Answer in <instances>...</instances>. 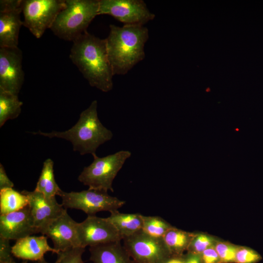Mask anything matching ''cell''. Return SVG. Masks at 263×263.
Masks as SVG:
<instances>
[{
    "label": "cell",
    "mask_w": 263,
    "mask_h": 263,
    "mask_svg": "<svg viewBox=\"0 0 263 263\" xmlns=\"http://www.w3.org/2000/svg\"><path fill=\"white\" fill-rule=\"evenodd\" d=\"M69 57L91 86L103 92L112 90L114 75L105 38L85 32L73 42Z\"/></svg>",
    "instance_id": "obj_1"
},
{
    "label": "cell",
    "mask_w": 263,
    "mask_h": 263,
    "mask_svg": "<svg viewBox=\"0 0 263 263\" xmlns=\"http://www.w3.org/2000/svg\"><path fill=\"white\" fill-rule=\"evenodd\" d=\"M149 30L144 25H110L105 38L109 59L114 75H124L145 57L144 47Z\"/></svg>",
    "instance_id": "obj_2"
},
{
    "label": "cell",
    "mask_w": 263,
    "mask_h": 263,
    "mask_svg": "<svg viewBox=\"0 0 263 263\" xmlns=\"http://www.w3.org/2000/svg\"><path fill=\"white\" fill-rule=\"evenodd\" d=\"M97 101H92L88 108L82 111L76 123L68 130L53 131L44 132L38 131L31 133L50 138L56 137L67 140L72 143L73 150L81 155L96 154L97 149L112 139V132L100 122L97 114Z\"/></svg>",
    "instance_id": "obj_3"
},
{
    "label": "cell",
    "mask_w": 263,
    "mask_h": 263,
    "mask_svg": "<svg viewBox=\"0 0 263 263\" xmlns=\"http://www.w3.org/2000/svg\"><path fill=\"white\" fill-rule=\"evenodd\" d=\"M99 0H66L51 30L59 38L73 42L98 15Z\"/></svg>",
    "instance_id": "obj_4"
},
{
    "label": "cell",
    "mask_w": 263,
    "mask_h": 263,
    "mask_svg": "<svg viewBox=\"0 0 263 263\" xmlns=\"http://www.w3.org/2000/svg\"><path fill=\"white\" fill-rule=\"evenodd\" d=\"M131 154L130 151L126 150L103 157L94 154L93 162L84 168L78 180L89 189L113 192V181Z\"/></svg>",
    "instance_id": "obj_5"
},
{
    "label": "cell",
    "mask_w": 263,
    "mask_h": 263,
    "mask_svg": "<svg viewBox=\"0 0 263 263\" xmlns=\"http://www.w3.org/2000/svg\"><path fill=\"white\" fill-rule=\"evenodd\" d=\"M66 208L82 210L88 215H95L100 211L118 210L126 202L110 195L107 192L89 189L79 192L62 191L59 195Z\"/></svg>",
    "instance_id": "obj_6"
},
{
    "label": "cell",
    "mask_w": 263,
    "mask_h": 263,
    "mask_svg": "<svg viewBox=\"0 0 263 263\" xmlns=\"http://www.w3.org/2000/svg\"><path fill=\"white\" fill-rule=\"evenodd\" d=\"M65 5L66 0H23V25L39 38L47 29H51Z\"/></svg>",
    "instance_id": "obj_7"
},
{
    "label": "cell",
    "mask_w": 263,
    "mask_h": 263,
    "mask_svg": "<svg viewBox=\"0 0 263 263\" xmlns=\"http://www.w3.org/2000/svg\"><path fill=\"white\" fill-rule=\"evenodd\" d=\"M122 241L134 263H166L172 257L162 238L152 237L142 230Z\"/></svg>",
    "instance_id": "obj_8"
},
{
    "label": "cell",
    "mask_w": 263,
    "mask_h": 263,
    "mask_svg": "<svg viewBox=\"0 0 263 263\" xmlns=\"http://www.w3.org/2000/svg\"><path fill=\"white\" fill-rule=\"evenodd\" d=\"M99 15L111 16L124 25H144L155 17L143 0H99Z\"/></svg>",
    "instance_id": "obj_9"
},
{
    "label": "cell",
    "mask_w": 263,
    "mask_h": 263,
    "mask_svg": "<svg viewBox=\"0 0 263 263\" xmlns=\"http://www.w3.org/2000/svg\"><path fill=\"white\" fill-rule=\"evenodd\" d=\"M78 245L85 248L101 244L121 241L116 228L107 218L88 215L77 224Z\"/></svg>",
    "instance_id": "obj_10"
},
{
    "label": "cell",
    "mask_w": 263,
    "mask_h": 263,
    "mask_svg": "<svg viewBox=\"0 0 263 263\" xmlns=\"http://www.w3.org/2000/svg\"><path fill=\"white\" fill-rule=\"evenodd\" d=\"M22 62L18 47H0V89L18 95L24 80Z\"/></svg>",
    "instance_id": "obj_11"
},
{
    "label": "cell",
    "mask_w": 263,
    "mask_h": 263,
    "mask_svg": "<svg viewBox=\"0 0 263 263\" xmlns=\"http://www.w3.org/2000/svg\"><path fill=\"white\" fill-rule=\"evenodd\" d=\"M22 0H0V47H18Z\"/></svg>",
    "instance_id": "obj_12"
},
{
    "label": "cell",
    "mask_w": 263,
    "mask_h": 263,
    "mask_svg": "<svg viewBox=\"0 0 263 263\" xmlns=\"http://www.w3.org/2000/svg\"><path fill=\"white\" fill-rule=\"evenodd\" d=\"M21 192L28 197L31 214L38 233H41L48 225L65 210L62 204L58 203L56 197L48 198L35 190H24Z\"/></svg>",
    "instance_id": "obj_13"
},
{
    "label": "cell",
    "mask_w": 263,
    "mask_h": 263,
    "mask_svg": "<svg viewBox=\"0 0 263 263\" xmlns=\"http://www.w3.org/2000/svg\"><path fill=\"white\" fill-rule=\"evenodd\" d=\"M77 224L65 209L59 216L48 225L41 234L51 239L54 249L59 252L78 246Z\"/></svg>",
    "instance_id": "obj_14"
},
{
    "label": "cell",
    "mask_w": 263,
    "mask_h": 263,
    "mask_svg": "<svg viewBox=\"0 0 263 263\" xmlns=\"http://www.w3.org/2000/svg\"><path fill=\"white\" fill-rule=\"evenodd\" d=\"M38 233L29 205L18 211L0 215V236L17 241Z\"/></svg>",
    "instance_id": "obj_15"
},
{
    "label": "cell",
    "mask_w": 263,
    "mask_h": 263,
    "mask_svg": "<svg viewBox=\"0 0 263 263\" xmlns=\"http://www.w3.org/2000/svg\"><path fill=\"white\" fill-rule=\"evenodd\" d=\"M47 237L29 236L17 240L12 246L14 257L24 261H38L44 259L47 252L57 254L58 252L48 244Z\"/></svg>",
    "instance_id": "obj_16"
},
{
    "label": "cell",
    "mask_w": 263,
    "mask_h": 263,
    "mask_svg": "<svg viewBox=\"0 0 263 263\" xmlns=\"http://www.w3.org/2000/svg\"><path fill=\"white\" fill-rule=\"evenodd\" d=\"M89 251L93 263H134L121 241L90 246Z\"/></svg>",
    "instance_id": "obj_17"
},
{
    "label": "cell",
    "mask_w": 263,
    "mask_h": 263,
    "mask_svg": "<svg viewBox=\"0 0 263 263\" xmlns=\"http://www.w3.org/2000/svg\"><path fill=\"white\" fill-rule=\"evenodd\" d=\"M107 217L121 236L122 240L142 230L143 215L140 213H124L115 210Z\"/></svg>",
    "instance_id": "obj_18"
},
{
    "label": "cell",
    "mask_w": 263,
    "mask_h": 263,
    "mask_svg": "<svg viewBox=\"0 0 263 263\" xmlns=\"http://www.w3.org/2000/svg\"><path fill=\"white\" fill-rule=\"evenodd\" d=\"M193 234L173 226L162 238L172 257L180 258L187 251Z\"/></svg>",
    "instance_id": "obj_19"
},
{
    "label": "cell",
    "mask_w": 263,
    "mask_h": 263,
    "mask_svg": "<svg viewBox=\"0 0 263 263\" xmlns=\"http://www.w3.org/2000/svg\"><path fill=\"white\" fill-rule=\"evenodd\" d=\"M35 190L48 198L59 195L62 191L56 182L54 173V162L50 158L44 162L41 172L37 182Z\"/></svg>",
    "instance_id": "obj_20"
},
{
    "label": "cell",
    "mask_w": 263,
    "mask_h": 263,
    "mask_svg": "<svg viewBox=\"0 0 263 263\" xmlns=\"http://www.w3.org/2000/svg\"><path fill=\"white\" fill-rule=\"evenodd\" d=\"M28 196L13 188L0 190V214H6L18 211L29 205Z\"/></svg>",
    "instance_id": "obj_21"
},
{
    "label": "cell",
    "mask_w": 263,
    "mask_h": 263,
    "mask_svg": "<svg viewBox=\"0 0 263 263\" xmlns=\"http://www.w3.org/2000/svg\"><path fill=\"white\" fill-rule=\"evenodd\" d=\"M22 105L18 95L0 89V127L7 120L18 117L21 112Z\"/></svg>",
    "instance_id": "obj_22"
},
{
    "label": "cell",
    "mask_w": 263,
    "mask_h": 263,
    "mask_svg": "<svg viewBox=\"0 0 263 263\" xmlns=\"http://www.w3.org/2000/svg\"><path fill=\"white\" fill-rule=\"evenodd\" d=\"M142 230L148 235L155 238H162L172 227L169 223L158 216L143 215Z\"/></svg>",
    "instance_id": "obj_23"
},
{
    "label": "cell",
    "mask_w": 263,
    "mask_h": 263,
    "mask_svg": "<svg viewBox=\"0 0 263 263\" xmlns=\"http://www.w3.org/2000/svg\"><path fill=\"white\" fill-rule=\"evenodd\" d=\"M217 242L213 237L210 235L203 233H194L187 252L201 255L206 249L215 245Z\"/></svg>",
    "instance_id": "obj_24"
},
{
    "label": "cell",
    "mask_w": 263,
    "mask_h": 263,
    "mask_svg": "<svg viewBox=\"0 0 263 263\" xmlns=\"http://www.w3.org/2000/svg\"><path fill=\"white\" fill-rule=\"evenodd\" d=\"M221 263H235L238 246L226 242L218 241L215 245Z\"/></svg>",
    "instance_id": "obj_25"
},
{
    "label": "cell",
    "mask_w": 263,
    "mask_h": 263,
    "mask_svg": "<svg viewBox=\"0 0 263 263\" xmlns=\"http://www.w3.org/2000/svg\"><path fill=\"white\" fill-rule=\"evenodd\" d=\"M85 248L77 246L59 251L55 263H84L82 256Z\"/></svg>",
    "instance_id": "obj_26"
},
{
    "label": "cell",
    "mask_w": 263,
    "mask_h": 263,
    "mask_svg": "<svg viewBox=\"0 0 263 263\" xmlns=\"http://www.w3.org/2000/svg\"><path fill=\"white\" fill-rule=\"evenodd\" d=\"M261 259V256L254 250L245 246H238L235 263H256Z\"/></svg>",
    "instance_id": "obj_27"
},
{
    "label": "cell",
    "mask_w": 263,
    "mask_h": 263,
    "mask_svg": "<svg viewBox=\"0 0 263 263\" xmlns=\"http://www.w3.org/2000/svg\"><path fill=\"white\" fill-rule=\"evenodd\" d=\"M10 240L0 236V262H14Z\"/></svg>",
    "instance_id": "obj_28"
},
{
    "label": "cell",
    "mask_w": 263,
    "mask_h": 263,
    "mask_svg": "<svg viewBox=\"0 0 263 263\" xmlns=\"http://www.w3.org/2000/svg\"><path fill=\"white\" fill-rule=\"evenodd\" d=\"M200 255L203 263H221L215 245L206 249Z\"/></svg>",
    "instance_id": "obj_29"
},
{
    "label": "cell",
    "mask_w": 263,
    "mask_h": 263,
    "mask_svg": "<svg viewBox=\"0 0 263 263\" xmlns=\"http://www.w3.org/2000/svg\"><path fill=\"white\" fill-rule=\"evenodd\" d=\"M14 183L8 178L3 165L0 164V190L13 188Z\"/></svg>",
    "instance_id": "obj_30"
},
{
    "label": "cell",
    "mask_w": 263,
    "mask_h": 263,
    "mask_svg": "<svg viewBox=\"0 0 263 263\" xmlns=\"http://www.w3.org/2000/svg\"><path fill=\"white\" fill-rule=\"evenodd\" d=\"M180 258L183 263H203L200 255L188 252Z\"/></svg>",
    "instance_id": "obj_31"
},
{
    "label": "cell",
    "mask_w": 263,
    "mask_h": 263,
    "mask_svg": "<svg viewBox=\"0 0 263 263\" xmlns=\"http://www.w3.org/2000/svg\"><path fill=\"white\" fill-rule=\"evenodd\" d=\"M166 263H183L181 258L172 257Z\"/></svg>",
    "instance_id": "obj_32"
},
{
    "label": "cell",
    "mask_w": 263,
    "mask_h": 263,
    "mask_svg": "<svg viewBox=\"0 0 263 263\" xmlns=\"http://www.w3.org/2000/svg\"><path fill=\"white\" fill-rule=\"evenodd\" d=\"M35 263H49L46 262L44 258L41 260L36 262Z\"/></svg>",
    "instance_id": "obj_33"
},
{
    "label": "cell",
    "mask_w": 263,
    "mask_h": 263,
    "mask_svg": "<svg viewBox=\"0 0 263 263\" xmlns=\"http://www.w3.org/2000/svg\"><path fill=\"white\" fill-rule=\"evenodd\" d=\"M0 263H16L15 261L14 262H0ZM20 263H28V262L27 261H24Z\"/></svg>",
    "instance_id": "obj_34"
}]
</instances>
